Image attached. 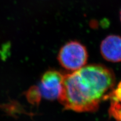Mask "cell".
I'll return each mask as SVG.
<instances>
[{
  "instance_id": "1",
  "label": "cell",
  "mask_w": 121,
  "mask_h": 121,
  "mask_svg": "<svg viewBox=\"0 0 121 121\" xmlns=\"http://www.w3.org/2000/svg\"><path fill=\"white\" fill-rule=\"evenodd\" d=\"M115 84L116 77L109 68L100 64L85 65L65 74L58 100L66 110L93 112L108 99Z\"/></svg>"
},
{
  "instance_id": "2",
  "label": "cell",
  "mask_w": 121,
  "mask_h": 121,
  "mask_svg": "<svg viewBox=\"0 0 121 121\" xmlns=\"http://www.w3.org/2000/svg\"><path fill=\"white\" fill-rule=\"evenodd\" d=\"M57 59L63 69L72 72L85 66L88 53L85 47L80 42L71 41L62 47Z\"/></svg>"
},
{
  "instance_id": "3",
  "label": "cell",
  "mask_w": 121,
  "mask_h": 121,
  "mask_svg": "<svg viewBox=\"0 0 121 121\" xmlns=\"http://www.w3.org/2000/svg\"><path fill=\"white\" fill-rule=\"evenodd\" d=\"M64 74L50 69L42 75L38 86L42 97L49 100L58 99L62 86Z\"/></svg>"
},
{
  "instance_id": "4",
  "label": "cell",
  "mask_w": 121,
  "mask_h": 121,
  "mask_svg": "<svg viewBox=\"0 0 121 121\" xmlns=\"http://www.w3.org/2000/svg\"><path fill=\"white\" fill-rule=\"evenodd\" d=\"M101 54L104 60L113 63L121 62V37L110 35L102 42L100 47Z\"/></svg>"
},
{
  "instance_id": "5",
  "label": "cell",
  "mask_w": 121,
  "mask_h": 121,
  "mask_svg": "<svg viewBox=\"0 0 121 121\" xmlns=\"http://www.w3.org/2000/svg\"><path fill=\"white\" fill-rule=\"evenodd\" d=\"M27 101L33 105H38L41 101L42 96L38 86H30L24 93Z\"/></svg>"
},
{
  "instance_id": "6",
  "label": "cell",
  "mask_w": 121,
  "mask_h": 121,
  "mask_svg": "<svg viewBox=\"0 0 121 121\" xmlns=\"http://www.w3.org/2000/svg\"><path fill=\"white\" fill-rule=\"evenodd\" d=\"M109 113L116 121H121V106L110 103Z\"/></svg>"
},
{
  "instance_id": "7",
  "label": "cell",
  "mask_w": 121,
  "mask_h": 121,
  "mask_svg": "<svg viewBox=\"0 0 121 121\" xmlns=\"http://www.w3.org/2000/svg\"></svg>"
}]
</instances>
